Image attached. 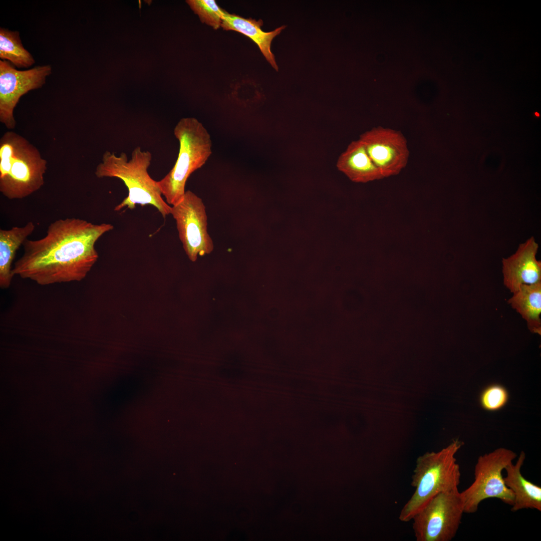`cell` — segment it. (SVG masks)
<instances>
[{"label": "cell", "mask_w": 541, "mask_h": 541, "mask_svg": "<svg viewBox=\"0 0 541 541\" xmlns=\"http://www.w3.org/2000/svg\"><path fill=\"white\" fill-rule=\"evenodd\" d=\"M0 58L18 68H27L35 61L22 43L18 31L0 28Z\"/></svg>", "instance_id": "e0dca14e"}, {"label": "cell", "mask_w": 541, "mask_h": 541, "mask_svg": "<svg viewBox=\"0 0 541 541\" xmlns=\"http://www.w3.org/2000/svg\"><path fill=\"white\" fill-rule=\"evenodd\" d=\"M35 229L29 221L24 226H14L10 229H0V287L8 289L13 276L12 264L16 252Z\"/></svg>", "instance_id": "9a60e30c"}, {"label": "cell", "mask_w": 541, "mask_h": 541, "mask_svg": "<svg viewBox=\"0 0 541 541\" xmlns=\"http://www.w3.org/2000/svg\"><path fill=\"white\" fill-rule=\"evenodd\" d=\"M516 456L513 451L501 447L478 458L473 482L460 492L465 513L475 512L480 502L490 498L513 504V493L505 485L502 472Z\"/></svg>", "instance_id": "5b68a950"}, {"label": "cell", "mask_w": 541, "mask_h": 541, "mask_svg": "<svg viewBox=\"0 0 541 541\" xmlns=\"http://www.w3.org/2000/svg\"><path fill=\"white\" fill-rule=\"evenodd\" d=\"M47 164L38 149L23 137L9 175L0 181V192L11 200L29 196L44 185Z\"/></svg>", "instance_id": "ba28073f"}, {"label": "cell", "mask_w": 541, "mask_h": 541, "mask_svg": "<svg viewBox=\"0 0 541 541\" xmlns=\"http://www.w3.org/2000/svg\"><path fill=\"white\" fill-rule=\"evenodd\" d=\"M51 73L49 65L20 71L8 61H0V121L7 128L16 127L14 111L20 98L30 91L41 88Z\"/></svg>", "instance_id": "9c48e42d"}, {"label": "cell", "mask_w": 541, "mask_h": 541, "mask_svg": "<svg viewBox=\"0 0 541 541\" xmlns=\"http://www.w3.org/2000/svg\"><path fill=\"white\" fill-rule=\"evenodd\" d=\"M535 115H536V116H539V114H538V113H536H536H535Z\"/></svg>", "instance_id": "44dd1931"}, {"label": "cell", "mask_w": 541, "mask_h": 541, "mask_svg": "<svg viewBox=\"0 0 541 541\" xmlns=\"http://www.w3.org/2000/svg\"><path fill=\"white\" fill-rule=\"evenodd\" d=\"M337 167L355 182L367 183L384 178L370 159L360 139L349 145L339 157Z\"/></svg>", "instance_id": "4fadbf2b"}, {"label": "cell", "mask_w": 541, "mask_h": 541, "mask_svg": "<svg viewBox=\"0 0 541 541\" xmlns=\"http://www.w3.org/2000/svg\"><path fill=\"white\" fill-rule=\"evenodd\" d=\"M525 459V454L521 451L515 463L512 462L504 469V483L514 496L511 510L517 511L530 508L541 511V487L524 478L521 472Z\"/></svg>", "instance_id": "7c38bea8"}, {"label": "cell", "mask_w": 541, "mask_h": 541, "mask_svg": "<svg viewBox=\"0 0 541 541\" xmlns=\"http://www.w3.org/2000/svg\"><path fill=\"white\" fill-rule=\"evenodd\" d=\"M525 320L530 332L541 334V282L521 285L507 301Z\"/></svg>", "instance_id": "2e32d148"}, {"label": "cell", "mask_w": 541, "mask_h": 541, "mask_svg": "<svg viewBox=\"0 0 541 541\" xmlns=\"http://www.w3.org/2000/svg\"><path fill=\"white\" fill-rule=\"evenodd\" d=\"M462 444L456 439L437 452H427L417 458L411 482L415 491L400 512L401 521L412 520L438 494L458 489L461 473L455 455Z\"/></svg>", "instance_id": "3957f363"}, {"label": "cell", "mask_w": 541, "mask_h": 541, "mask_svg": "<svg viewBox=\"0 0 541 541\" xmlns=\"http://www.w3.org/2000/svg\"><path fill=\"white\" fill-rule=\"evenodd\" d=\"M359 139L384 178L396 175L406 167L409 151L401 132L379 126L361 134Z\"/></svg>", "instance_id": "30bf717a"}, {"label": "cell", "mask_w": 541, "mask_h": 541, "mask_svg": "<svg viewBox=\"0 0 541 541\" xmlns=\"http://www.w3.org/2000/svg\"><path fill=\"white\" fill-rule=\"evenodd\" d=\"M262 25L261 20L256 21L252 18L245 19L226 12L223 17L221 27L226 31L239 32L251 39L257 44L267 61L278 71V67L275 56L270 49L271 43L286 26H282L273 31L265 32L261 29Z\"/></svg>", "instance_id": "5bb4252c"}, {"label": "cell", "mask_w": 541, "mask_h": 541, "mask_svg": "<svg viewBox=\"0 0 541 541\" xmlns=\"http://www.w3.org/2000/svg\"><path fill=\"white\" fill-rule=\"evenodd\" d=\"M22 136L13 131L6 132L0 140V181L9 175Z\"/></svg>", "instance_id": "d6986e66"}, {"label": "cell", "mask_w": 541, "mask_h": 541, "mask_svg": "<svg viewBox=\"0 0 541 541\" xmlns=\"http://www.w3.org/2000/svg\"><path fill=\"white\" fill-rule=\"evenodd\" d=\"M464 513L458 489L440 493L413 517L417 541H450L456 535Z\"/></svg>", "instance_id": "8992f818"}, {"label": "cell", "mask_w": 541, "mask_h": 541, "mask_svg": "<svg viewBox=\"0 0 541 541\" xmlns=\"http://www.w3.org/2000/svg\"><path fill=\"white\" fill-rule=\"evenodd\" d=\"M152 154L137 146L128 159L124 152L117 155L106 151L101 162L97 166L95 174L98 178L115 177L121 180L128 191V196L114 208L116 211L126 208L134 209L137 204L155 207L165 217L171 213L170 206L162 197L158 181L148 173Z\"/></svg>", "instance_id": "7a4b0ae2"}, {"label": "cell", "mask_w": 541, "mask_h": 541, "mask_svg": "<svg viewBox=\"0 0 541 541\" xmlns=\"http://www.w3.org/2000/svg\"><path fill=\"white\" fill-rule=\"evenodd\" d=\"M538 244L532 236L516 252L502 260L504 285L512 294L523 285L541 282V262L536 259Z\"/></svg>", "instance_id": "8fae6325"}, {"label": "cell", "mask_w": 541, "mask_h": 541, "mask_svg": "<svg viewBox=\"0 0 541 541\" xmlns=\"http://www.w3.org/2000/svg\"><path fill=\"white\" fill-rule=\"evenodd\" d=\"M179 143L175 164L158 183L166 202L172 206L180 202L189 176L201 168L212 153L210 136L203 125L195 118L181 119L174 129Z\"/></svg>", "instance_id": "277c9868"}, {"label": "cell", "mask_w": 541, "mask_h": 541, "mask_svg": "<svg viewBox=\"0 0 541 541\" xmlns=\"http://www.w3.org/2000/svg\"><path fill=\"white\" fill-rule=\"evenodd\" d=\"M509 393L502 385L493 384L486 386L479 396V403L482 408L490 412L500 410L507 403Z\"/></svg>", "instance_id": "ffe728a7"}, {"label": "cell", "mask_w": 541, "mask_h": 541, "mask_svg": "<svg viewBox=\"0 0 541 541\" xmlns=\"http://www.w3.org/2000/svg\"><path fill=\"white\" fill-rule=\"evenodd\" d=\"M113 228L110 223L94 224L78 218L57 219L43 238L26 239L13 274L42 286L80 282L98 258L96 241Z\"/></svg>", "instance_id": "6da1fadb"}, {"label": "cell", "mask_w": 541, "mask_h": 541, "mask_svg": "<svg viewBox=\"0 0 541 541\" xmlns=\"http://www.w3.org/2000/svg\"><path fill=\"white\" fill-rule=\"evenodd\" d=\"M191 10L197 15L203 23L217 30L226 13L214 0H188L186 1Z\"/></svg>", "instance_id": "ac0fdd59"}, {"label": "cell", "mask_w": 541, "mask_h": 541, "mask_svg": "<svg viewBox=\"0 0 541 541\" xmlns=\"http://www.w3.org/2000/svg\"><path fill=\"white\" fill-rule=\"evenodd\" d=\"M171 214L175 220L179 238L187 256L192 261L198 255L210 253L213 243L207 231V218L202 199L190 190L182 200L171 206Z\"/></svg>", "instance_id": "52a82bcc"}]
</instances>
